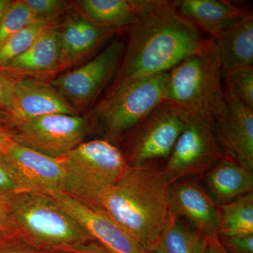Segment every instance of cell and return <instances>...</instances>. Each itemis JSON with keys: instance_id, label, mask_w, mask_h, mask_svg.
<instances>
[{"instance_id": "4fadbf2b", "label": "cell", "mask_w": 253, "mask_h": 253, "mask_svg": "<svg viewBox=\"0 0 253 253\" xmlns=\"http://www.w3.org/2000/svg\"><path fill=\"white\" fill-rule=\"evenodd\" d=\"M2 155L23 191H62L65 171L61 158L49 157L15 141Z\"/></svg>"}, {"instance_id": "3957f363", "label": "cell", "mask_w": 253, "mask_h": 253, "mask_svg": "<svg viewBox=\"0 0 253 253\" xmlns=\"http://www.w3.org/2000/svg\"><path fill=\"white\" fill-rule=\"evenodd\" d=\"M220 61L212 38L168 73L167 101L187 115L199 114L214 126L225 121L226 104Z\"/></svg>"}, {"instance_id": "d6a6232c", "label": "cell", "mask_w": 253, "mask_h": 253, "mask_svg": "<svg viewBox=\"0 0 253 253\" xmlns=\"http://www.w3.org/2000/svg\"><path fill=\"white\" fill-rule=\"evenodd\" d=\"M14 141L12 128L0 124V154H4Z\"/></svg>"}, {"instance_id": "8d00e7d4", "label": "cell", "mask_w": 253, "mask_h": 253, "mask_svg": "<svg viewBox=\"0 0 253 253\" xmlns=\"http://www.w3.org/2000/svg\"><path fill=\"white\" fill-rule=\"evenodd\" d=\"M151 253H166V252L164 251V249H163L161 245L159 244V246H158L156 249H155L152 252H151Z\"/></svg>"}, {"instance_id": "f1b7e54d", "label": "cell", "mask_w": 253, "mask_h": 253, "mask_svg": "<svg viewBox=\"0 0 253 253\" xmlns=\"http://www.w3.org/2000/svg\"><path fill=\"white\" fill-rule=\"evenodd\" d=\"M223 247L229 253H253V234L218 236Z\"/></svg>"}, {"instance_id": "6da1fadb", "label": "cell", "mask_w": 253, "mask_h": 253, "mask_svg": "<svg viewBox=\"0 0 253 253\" xmlns=\"http://www.w3.org/2000/svg\"><path fill=\"white\" fill-rule=\"evenodd\" d=\"M136 21L121 64L106 94L169 72L206 41L199 28L176 10L172 1L133 0Z\"/></svg>"}, {"instance_id": "9c48e42d", "label": "cell", "mask_w": 253, "mask_h": 253, "mask_svg": "<svg viewBox=\"0 0 253 253\" xmlns=\"http://www.w3.org/2000/svg\"><path fill=\"white\" fill-rule=\"evenodd\" d=\"M125 47L124 42L113 40L92 59L51 81V85L76 111L89 109L112 83Z\"/></svg>"}, {"instance_id": "8992f818", "label": "cell", "mask_w": 253, "mask_h": 253, "mask_svg": "<svg viewBox=\"0 0 253 253\" xmlns=\"http://www.w3.org/2000/svg\"><path fill=\"white\" fill-rule=\"evenodd\" d=\"M168 73L106 94L94 110L95 119L113 139L126 136L153 109L165 101Z\"/></svg>"}, {"instance_id": "484cf974", "label": "cell", "mask_w": 253, "mask_h": 253, "mask_svg": "<svg viewBox=\"0 0 253 253\" xmlns=\"http://www.w3.org/2000/svg\"><path fill=\"white\" fill-rule=\"evenodd\" d=\"M36 21L49 25L59 24L70 9L68 1L63 0H23Z\"/></svg>"}, {"instance_id": "83f0119b", "label": "cell", "mask_w": 253, "mask_h": 253, "mask_svg": "<svg viewBox=\"0 0 253 253\" xmlns=\"http://www.w3.org/2000/svg\"><path fill=\"white\" fill-rule=\"evenodd\" d=\"M23 189L2 154H0V202L7 205Z\"/></svg>"}, {"instance_id": "74e56055", "label": "cell", "mask_w": 253, "mask_h": 253, "mask_svg": "<svg viewBox=\"0 0 253 253\" xmlns=\"http://www.w3.org/2000/svg\"><path fill=\"white\" fill-rule=\"evenodd\" d=\"M0 253H29L26 252H19V251H1Z\"/></svg>"}, {"instance_id": "5bb4252c", "label": "cell", "mask_w": 253, "mask_h": 253, "mask_svg": "<svg viewBox=\"0 0 253 253\" xmlns=\"http://www.w3.org/2000/svg\"><path fill=\"white\" fill-rule=\"evenodd\" d=\"M225 121L216 126L218 140L226 156L253 171V109L245 104L224 81Z\"/></svg>"}, {"instance_id": "ba28073f", "label": "cell", "mask_w": 253, "mask_h": 253, "mask_svg": "<svg viewBox=\"0 0 253 253\" xmlns=\"http://www.w3.org/2000/svg\"><path fill=\"white\" fill-rule=\"evenodd\" d=\"M187 118L184 111L167 101L156 106L126 134L124 155L128 165L139 166L167 159Z\"/></svg>"}, {"instance_id": "cb8c5ba5", "label": "cell", "mask_w": 253, "mask_h": 253, "mask_svg": "<svg viewBox=\"0 0 253 253\" xmlns=\"http://www.w3.org/2000/svg\"><path fill=\"white\" fill-rule=\"evenodd\" d=\"M49 24L36 21L18 32L0 45V68L26 51Z\"/></svg>"}, {"instance_id": "5b68a950", "label": "cell", "mask_w": 253, "mask_h": 253, "mask_svg": "<svg viewBox=\"0 0 253 253\" xmlns=\"http://www.w3.org/2000/svg\"><path fill=\"white\" fill-rule=\"evenodd\" d=\"M6 206L15 226L38 241L68 249L93 241L49 195L22 191Z\"/></svg>"}, {"instance_id": "9a60e30c", "label": "cell", "mask_w": 253, "mask_h": 253, "mask_svg": "<svg viewBox=\"0 0 253 253\" xmlns=\"http://www.w3.org/2000/svg\"><path fill=\"white\" fill-rule=\"evenodd\" d=\"M169 208L201 235H218L220 222L219 205L196 179H182L171 185Z\"/></svg>"}, {"instance_id": "2e32d148", "label": "cell", "mask_w": 253, "mask_h": 253, "mask_svg": "<svg viewBox=\"0 0 253 253\" xmlns=\"http://www.w3.org/2000/svg\"><path fill=\"white\" fill-rule=\"evenodd\" d=\"M11 78L14 96V109L10 114L11 127L21 121L46 115H80L51 83L38 78Z\"/></svg>"}, {"instance_id": "44dd1931", "label": "cell", "mask_w": 253, "mask_h": 253, "mask_svg": "<svg viewBox=\"0 0 253 253\" xmlns=\"http://www.w3.org/2000/svg\"><path fill=\"white\" fill-rule=\"evenodd\" d=\"M76 4L88 19L109 29H128L136 21L133 0H81Z\"/></svg>"}, {"instance_id": "7402d4cb", "label": "cell", "mask_w": 253, "mask_h": 253, "mask_svg": "<svg viewBox=\"0 0 253 253\" xmlns=\"http://www.w3.org/2000/svg\"><path fill=\"white\" fill-rule=\"evenodd\" d=\"M219 207L220 222L217 236L253 234V193Z\"/></svg>"}, {"instance_id": "ac0fdd59", "label": "cell", "mask_w": 253, "mask_h": 253, "mask_svg": "<svg viewBox=\"0 0 253 253\" xmlns=\"http://www.w3.org/2000/svg\"><path fill=\"white\" fill-rule=\"evenodd\" d=\"M219 54L223 79L238 70L253 66V15L212 37Z\"/></svg>"}, {"instance_id": "7a4b0ae2", "label": "cell", "mask_w": 253, "mask_h": 253, "mask_svg": "<svg viewBox=\"0 0 253 253\" xmlns=\"http://www.w3.org/2000/svg\"><path fill=\"white\" fill-rule=\"evenodd\" d=\"M170 187L158 163L128 166L103 195L100 207L151 253L169 217Z\"/></svg>"}, {"instance_id": "4dcf8cb0", "label": "cell", "mask_w": 253, "mask_h": 253, "mask_svg": "<svg viewBox=\"0 0 253 253\" xmlns=\"http://www.w3.org/2000/svg\"><path fill=\"white\" fill-rule=\"evenodd\" d=\"M202 236V235H201ZM201 253H229L223 247L218 236H202Z\"/></svg>"}, {"instance_id": "e0dca14e", "label": "cell", "mask_w": 253, "mask_h": 253, "mask_svg": "<svg viewBox=\"0 0 253 253\" xmlns=\"http://www.w3.org/2000/svg\"><path fill=\"white\" fill-rule=\"evenodd\" d=\"M59 25V24H58ZM58 25H49L26 51L0 71L11 78H38L59 71Z\"/></svg>"}, {"instance_id": "1f68e13d", "label": "cell", "mask_w": 253, "mask_h": 253, "mask_svg": "<svg viewBox=\"0 0 253 253\" xmlns=\"http://www.w3.org/2000/svg\"><path fill=\"white\" fill-rule=\"evenodd\" d=\"M16 227L7 206L0 202V238L13 228Z\"/></svg>"}, {"instance_id": "7c38bea8", "label": "cell", "mask_w": 253, "mask_h": 253, "mask_svg": "<svg viewBox=\"0 0 253 253\" xmlns=\"http://www.w3.org/2000/svg\"><path fill=\"white\" fill-rule=\"evenodd\" d=\"M100 26L81 12H69L58 25L59 71L77 66L118 33Z\"/></svg>"}, {"instance_id": "e575fe53", "label": "cell", "mask_w": 253, "mask_h": 253, "mask_svg": "<svg viewBox=\"0 0 253 253\" xmlns=\"http://www.w3.org/2000/svg\"><path fill=\"white\" fill-rule=\"evenodd\" d=\"M0 124L11 127L12 118L11 115L6 111H0Z\"/></svg>"}, {"instance_id": "4316f807", "label": "cell", "mask_w": 253, "mask_h": 253, "mask_svg": "<svg viewBox=\"0 0 253 253\" xmlns=\"http://www.w3.org/2000/svg\"><path fill=\"white\" fill-rule=\"evenodd\" d=\"M223 80L245 104L253 109V66L231 73Z\"/></svg>"}, {"instance_id": "f546056e", "label": "cell", "mask_w": 253, "mask_h": 253, "mask_svg": "<svg viewBox=\"0 0 253 253\" xmlns=\"http://www.w3.org/2000/svg\"><path fill=\"white\" fill-rule=\"evenodd\" d=\"M13 109V79L0 71V111L11 114Z\"/></svg>"}, {"instance_id": "277c9868", "label": "cell", "mask_w": 253, "mask_h": 253, "mask_svg": "<svg viewBox=\"0 0 253 253\" xmlns=\"http://www.w3.org/2000/svg\"><path fill=\"white\" fill-rule=\"evenodd\" d=\"M61 159L65 171L63 192L96 209H101L103 195L129 166L122 151L104 139L83 142Z\"/></svg>"}, {"instance_id": "836d02e7", "label": "cell", "mask_w": 253, "mask_h": 253, "mask_svg": "<svg viewBox=\"0 0 253 253\" xmlns=\"http://www.w3.org/2000/svg\"><path fill=\"white\" fill-rule=\"evenodd\" d=\"M69 249L73 253H110L103 246L94 241L75 246Z\"/></svg>"}, {"instance_id": "d6986e66", "label": "cell", "mask_w": 253, "mask_h": 253, "mask_svg": "<svg viewBox=\"0 0 253 253\" xmlns=\"http://www.w3.org/2000/svg\"><path fill=\"white\" fill-rule=\"evenodd\" d=\"M172 3L176 10L196 27L212 36L252 12L225 0H174Z\"/></svg>"}, {"instance_id": "52a82bcc", "label": "cell", "mask_w": 253, "mask_h": 253, "mask_svg": "<svg viewBox=\"0 0 253 253\" xmlns=\"http://www.w3.org/2000/svg\"><path fill=\"white\" fill-rule=\"evenodd\" d=\"M225 156L214 123L201 115H188L184 129L162 166L163 172L172 185L204 176Z\"/></svg>"}, {"instance_id": "603a6c76", "label": "cell", "mask_w": 253, "mask_h": 253, "mask_svg": "<svg viewBox=\"0 0 253 253\" xmlns=\"http://www.w3.org/2000/svg\"><path fill=\"white\" fill-rule=\"evenodd\" d=\"M160 244L166 253H201L202 236L170 211Z\"/></svg>"}, {"instance_id": "ffe728a7", "label": "cell", "mask_w": 253, "mask_h": 253, "mask_svg": "<svg viewBox=\"0 0 253 253\" xmlns=\"http://www.w3.org/2000/svg\"><path fill=\"white\" fill-rule=\"evenodd\" d=\"M204 178L205 189L219 206L253 193V171L226 156Z\"/></svg>"}, {"instance_id": "d590c367", "label": "cell", "mask_w": 253, "mask_h": 253, "mask_svg": "<svg viewBox=\"0 0 253 253\" xmlns=\"http://www.w3.org/2000/svg\"><path fill=\"white\" fill-rule=\"evenodd\" d=\"M11 1V0H0V17Z\"/></svg>"}, {"instance_id": "30bf717a", "label": "cell", "mask_w": 253, "mask_h": 253, "mask_svg": "<svg viewBox=\"0 0 253 253\" xmlns=\"http://www.w3.org/2000/svg\"><path fill=\"white\" fill-rule=\"evenodd\" d=\"M11 128L17 144L49 157L61 158L84 142L90 126L84 116L51 114L21 121Z\"/></svg>"}, {"instance_id": "d4e9b609", "label": "cell", "mask_w": 253, "mask_h": 253, "mask_svg": "<svg viewBox=\"0 0 253 253\" xmlns=\"http://www.w3.org/2000/svg\"><path fill=\"white\" fill-rule=\"evenodd\" d=\"M36 21H38L23 0L11 1L0 17V45Z\"/></svg>"}, {"instance_id": "8fae6325", "label": "cell", "mask_w": 253, "mask_h": 253, "mask_svg": "<svg viewBox=\"0 0 253 253\" xmlns=\"http://www.w3.org/2000/svg\"><path fill=\"white\" fill-rule=\"evenodd\" d=\"M47 195L77 221L93 241L110 253H151L103 210L90 207L63 191Z\"/></svg>"}]
</instances>
